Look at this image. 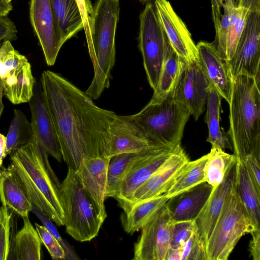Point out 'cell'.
<instances>
[{
    "instance_id": "obj_41",
    "label": "cell",
    "mask_w": 260,
    "mask_h": 260,
    "mask_svg": "<svg viewBox=\"0 0 260 260\" xmlns=\"http://www.w3.org/2000/svg\"><path fill=\"white\" fill-rule=\"evenodd\" d=\"M259 160L252 155H248L242 160L250 179L259 193H260Z\"/></svg>"
},
{
    "instance_id": "obj_22",
    "label": "cell",
    "mask_w": 260,
    "mask_h": 260,
    "mask_svg": "<svg viewBox=\"0 0 260 260\" xmlns=\"http://www.w3.org/2000/svg\"><path fill=\"white\" fill-rule=\"evenodd\" d=\"M213 189L205 182L169 198L166 205L172 221L194 220Z\"/></svg>"
},
{
    "instance_id": "obj_44",
    "label": "cell",
    "mask_w": 260,
    "mask_h": 260,
    "mask_svg": "<svg viewBox=\"0 0 260 260\" xmlns=\"http://www.w3.org/2000/svg\"><path fill=\"white\" fill-rule=\"evenodd\" d=\"M212 6V14L214 27H217L220 23L221 13V8L222 7V0H211Z\"/></svg>"
},
{
    "instance_id": "obj_8",
    "label": "cell",
    "mask_w": 260,
    "mask_h": 260,
    "mask_svg": "<svg viewBox=\"0 0 260 260\" xmlns=\"http://www.w3.org/2000/svg\"><path fill=\"white\" fill-rule=\"evenodd\" d=\"M139 48L149 84L156 88L167 49L170 45L154 5L147 3L140 15Z\"/></svg>"
},
{
    "instance_id": "obj_36",
    "label": "cell",
    "mask_w": 260,
    "mask_h": 260,
    "mask_svg": "<svg viewBox=\"0 0 260 260\" xmlns=\"http://www.w3.org/2000/svg\"><path fill=\"white\" fill-rule=\"evenodd\" d=\"M197 231L194 220L172 222L171 228L170 249H180Z\"/></svg>"
},
{
    "instance_id": "obj_9",
    "label": "cell",
    "mask_w": 260,
    "mask_h": 260,
    "mask_svg": "<svg viewBox=\"0 0 260 260\" xmlns=\"http://www.w3.org/2000/svg\"><path fill=\"white\" fill-rule=\"evenodd\" d=\"M0 79L4 94L11 103L29 101L37 81L27 59L14 48L10 41L4 42L0 47Z\"/></svg>"
},
{
    "instance_id": "obj_13",
    "label": "cell",
    "mask_w": 260,
    "mask_h": 260,
    "mask_svg": "<svg viewBox=\"0 0 260 260\" xmlns=\"http://www.w3.org/2000/svg\"><path fill=\"white\" fill-rule=\"evenodd\" d=\"M29 17L39 39L46 62L53 66L65 43L58 26L51 0H30Z\"/></svg>"
},
{
    "instance_id": "obj_51",
    "label": "cell",
    "mask_w": 260,
    "mask_h": 260,
    "mask_svg": "<svg viewBox=\"0 0 260 260\" xmlns=\"http://www.w3.org/2000/svg\"><path fill=\"white\" fill-rule=\"evenodd\" d=\"M231 2H232L233 6L235 7H237L239 0H231Z\"/></svg>"
},
{
    "instance_id": "obj_33",
    "label": "cell",
    "mask_w": 260,
    "mask_h": 260,
    "mask_svg": "<svg viewBox=\"0 0 260 260\" xmlns=\"http://www.w3.org/2000/svg\"><path fill=\"white\" fill-rule=\"evenodd\" d=\"M148 150H150L136 153H122L111 158L107 169L106 198L116 197L129 165L140 154Z\"/></svg>"
},
{
    "instance_id": "obj_45",
    "label": "cell",
    "mask_w": 260,
    "mask_h": 260,
    "mask_svg": "<svg viewBox=\"0 0 260 260\" xmlns=\"http://www.w3.org/2000/svg\"><path fill=\"white\" fill-rule=\"evenodd\" d=\"M81 10L86 25L88 18L91 12L92 5L89 0H77Z\"/></svg>"
},
{
    "instance_id": "obj_32",
    "label": "cell",
    "mask_w": 260,
    "mask_h": 260,
    "mask_svg": "<svg viewBox=\"0 0 260 260\" xmlns=\"http://www.w3.org/2000/svg\"><path fill=\"white\" fill-rule=\"evenodd\" d=\"M207 154L189 161L185 170L177 177L174 183L165 194L168 198L176 196L200 183L206 182L204 167Z\"/></svg>"
},
{
    "instance_id": "obj_18",
    "label": "cell",
    "mask_w": 260,
    "mask_h": 260,
    "mask_svg": "<svg viewBox=\"0 0 260 260\" xmlns=\"http://www.w3.org/2000/svg\"><path fill=\"white\" fill-rule=\"evenodd\" d=\"M28 103L31 112L30 123L35 137L48 155L60 162L62 157L59 143L40 81L36 83L33 95Z\"/></svg>"
},
{
    "instance_id": "obj_49",
    "label": "cell",
    "mask_w": 260,
    "mask_h": 260,
    "mask_svg": "<svg viewBox=\"0 0 260 260\" xmlns=\"http://www.w3.org/2000/svg\"><path fill=\"white\" fill-rule=\"evenodd\" d=\"M167 260H181L180 249H170L167 255Z\"/></svg>"
},
{
    "instance_id": "obj_21",
    "label": "cell",
    "mask_w": 260,
    "mask_h": 260,
    "mask_svg": "<svg viewBox=\"0 0 260 260\" xmlns=\"http://www.w3.org/2000/svg\"><path fill=\"white\" fill-rule=\"evenodd\" d=\"M196 45L198 51V62L211 88L229 103L232 82L225 62L212 43L200 41Z\"/></svg>"
},
{
    "instance_id": "obj_12",
    "label": "cell",
    "mask_w": 260,
    "mask_h": 260,
    "mask_svg": "<svg viewBox=\"0 0 260 260\" xmlns=\"http://www.w3.org/2000/svg\"><path fill=\"white\" fill-rule=\"evenodd\" d=\"M172 222L165 204L142 226L140 237L134 244L133 259L167 260Z\"/></svg>"
},
{
    "instance_id": "obj_48",
    "label": "cell",
    "mask_w": 260,
    "mask_h": 260,
    "mask_svg": "<svg viewBox=\"0 0 260 260\" xmlns=\"http://www.w3.org/2000/svg\"><path fill=\"white\" fill-rule=\"evenodd\" d=\"M6 145V137L0 134V167L2 166L5 157V151Z\"/></svg>"
},
{
    "instance_id": "obj_52",
    "label": "cell",
    "mask_w": 260,
    "mask_h": 260,
    "mask_svg": "<svg viewBox=\"0 0 260 260\" xmlns=\"http://www.w3.org/2000/svg\"><path fill=\"white\" fill-rule=\"evenodd\" d=\"M139 1L143 3H149L150 1H155V0H139Z\"/></svg>"
},
{
    "instance_id": "obj_38",
    "label": "cell",
    "mask_w": 260,
    "mask_h": 260,
    "mask_svg": "<svg viewBox=\"0 0 260 260\" xmlns=\"http://www.w3.org/2000/svg\"><path fill=\"white\" fill-rule=\"evenodd\" d=\"M181 260H207L206 248L195 232L180 248Z\"/></svg>"
},
{
    "instance_id": "obj_34",
    "label": "cell",
    "mask_w": 260,
    "mask_h": 260,
    "mask_svg": "<svg viewBox=\"0 0 260 260\" xmlns=\"http://www.w3.org/2000/svg\"><path fill=\"white\" fill-rule=\"evenodd\" d=\"M223 14L221 15L219 25L215 32V39L212 42L221 58L223 56L225 41L230 27L236 22L241 7H235L232 4L223 3Z\"/></svg>"
},
{
    "instance_id": "obj_1",
    "label": "cell",
    "mask_w": 260,
    "mask_h": 260,
    "mask_svg": "<svg viewBox=\"0 0 260 260\" xmlns=\"http://www.w3.org/2000/svg\"><path fill=\"white\" fill-rule=\"evenodd\" d=\"M40 82L68 168L77 170L85 157H102L105 134L116 114L97 106L60 74L45 71Z\"/></svg>"
},
{
    "instance_id": "obj_3",
    "label": "cell",
    "mask_w": 260,
    "mask_h": 260,
    "mask_svg": "<svg viewBox=\"0 0 260 260\" xmlns=\"http://www.w3.org/2000/svg\"><path fill=\"white\" fill-rule=\"evenodd\" d=\"M227 136L239 160L249 155L260 159L259 78L239 75L232 80Z\"/></svg>"
},
{
    "instance_id": "obj_43",
    "label": "cell",
    "mask_w": 260,
    "mask_h": 260,
    "mask_svg": "<svg viewBox=\"0 0 260 260\" xmlns=\"http://www.w3.org/2000/svg\"><path fill=\"white\" fill-rule=\"evenodd\" d=\"M249 245V251L254 260H260V231L252 233Z\"/></svg>"
},
{
    "instance_id": "obj_16",
    "label": "cell",
    "mask_w": 260,
    "mask_h": 260,
    "mask_svg": "<svg viewBox=\"0 0 260 260\" xmlns=\"http://www.w3.org/2000/svg\"><path fill=\"white\" fill-rule=\"evenodd\" d=\"M154 8L172 48L185 63L199 60L197 45L187 26L168 0H155Z\"/></svg>"
},
{
    "instance_id": "obj_6",
    "label": "cell",
    "mask_w": 260,
    "mask_h": 260,
    "mask_svg": "<svg viewBox=\"0 0 260 260\" xmlns=\"http://www.w3.org/2000/svg\"><path fill=\"white\" fill-rule=\"evenodd\" d=\"M257 230L238 191L235 180L208 239L207 260H226L242 236Z\"/></svg>"
},
{
    "instance_id": "obj_19",
    "label": "cell",
    "mask_w": 260,
    "mask_h": 260,
    "mask_svg": "<svg viewBox=\"0 0 260 260\" xmlns=\"http://www.w3.org/2000/svg\"><path fill=\"white\" fill-rule=\"evenodd\" d=\"M110 159L102 156L85 157L76 170L83 188L103 222L107 216L104 201Z\"/></svg>"
},
{
    "instance_id": "obj_14",
    "label": "cell",
    "mask_w": 260,
    "mask_h": 260,
    "mask_svg": "<svg viewBox=\"0 0 260 260\" xmlns=\"http://www.w3.org/2000/svg\"><path fill=\"white\" fill-rule=\"evenodd\" d=\"M211 88L198 61L185 63L171 98L185 105L197 120L205 110Z\"/></svg>"
},
{
    "instance_id": "obj_25",
    "label": "cell",
    "mask_w": 260,
    "mask_h": 260,
    "mask_svg": "<svg viewBox=\"0 0 260 260\" xmlns=\"http://www.w3.org/2000/svg\"><path fill=\"white\" fill-rule=\"evenodd\" d=\"M53 12L64 41L84 28L86 24L77 0H51Z\"/></svg>"
},
{
    "instance_id": "obj_30",
    "label": "cell",
    "mask_w": 260,
    "mask_h": 260,
    "mask_svg": "<svg viewBox=\"0 0 260 260\" xmlns=\"http://www.w3.org/2000/svg\"><path fill=\"white\" fill-rule=\"evenodd\" d=\"M236 161L237 157L234 154L227 153L219 148L211 147L207 154L204 167L205 181L213 188L216 187L222 182Z\"/></svg>"
},
{
    "instance_id": "obj_40",
    "label": "cell",
    "mask_w": 260,
    "mask_h": 260,
    "mask_svg": "<svg viewBox=\"0 0 260 260\" xmlns=\"http://www.w3.org/2000/svg\"><path fill=\"white\" fill-rule=\"evenodd\" d=\"M31 212L36 215L43 223V226L57 240L61 245L65 252V259H79L70 245L62 239L57 229L48 217L34 205L32 207Z\"/></svg>"
},
{
    "instance_id": "obj_7",
    "label": "cell",
    "mask_w": 260,
    "mask_h": 260,
    "mask_svg": "<svg viewBox=\"0 0 260 260\" xmlns=\"http://www.w3.org/2000/svg\"><path fill=\"white\" fill-rule=\"evenodd\" d=\"M60 194L67 233L76 241H91L98 235L104 222L83 188L76 170L68 168L61 183Z\"/></svg>"
},
{
    "instance_id": "obj_50",
    "label": "cell",
    "mask_w": 260,
    "mask_h": 260,
    "mask_svg": "<svg viewBox=\"0 0 260 260\" xmlns=\"http://www.w3.org/2000/svg\"><path fill=\"white\" fill-rule=\"evenodd\" d=\"M4 94V87L2 81L0 79V118L4 109V105L2 101V98Z\"/></svg>"
},
{
    "instance_id": "obj_24",
    "label": "cell",
    "mask_w": 260,
    "mask_h": 260,
    "mask_svg": "<svg viewBox=\"0 0 260 260\" xmlns=\"http://www.w3.org/2000/svg\"><path fill=\"white\" fill-rule=\"evenodd\" d=\"M185 63L169 45L165 54L158 84L150 103L159 102L171 98Z\"/></svg>"
},
{
    "instance_id": "obj_37",
    "label": "cell",
    "mask_w": 260,
    "mask_h": 260,
    "mask_svg": "<svg viewBox=\"0 0 260 260\" xmlns=\"http://www.w3.org/2000/svg\"><path fill=\"white\" fill-rule=\"evenodd\" d=\"M12 214L7 207H0V260L8 259L10 255Z\"/></svg>"
},
{
    "instance_id": "obj_39",
    "label": "cell",
    "mask_w": 260,
    "mask_h": 260,
    "mask_svg": "<svg viewBox=\"0 0 260 260\" xmlns=\"http://www.w3.org/2000/svg\"><path fill=\"white\" fill-rule=\"evenodd\" d=\"M42 243L54 260L65 259V252L57 240L43 226L35 224Z\"/></svg>"
},
{
    "instance_id": "obj_26",
    "label": "cell",
    "mask_w": 260,
    "mask_h": 260,
    "mask_svg": "<svg viewBox=\"0 0 260 260\" xmlns=\"http://www.w3.org/2000/svg\"><path fill=\"white\" fill-rule=\"evenodd\" d=\"M168 200L164 193L133 204L124 212L121 217L124 231L132 235L141 229L148 219L164 206Z\"/></svg>"
},
{
    "instance_id": "obj_20",
    "label": "cell",
    "mask_w": 260,
    "mask_h": 260,
    "mask_svg": "<svg viewBox=\"0 0 260 260\" xmlns=\"http://www.w3.org/2000/svg\"><path fill=\"white\" fill-rule=\"evenodd\" d=\"M235 164L229 170L222 182L213 188L205 205L194 219L196 233L205 248L234 183Z\"/></svg>"
},
{
    "instance_id": "obj_53",
    "label": "cell",
    "mask_w": 260,
    "mask_h": 260,
    "mask_svg": "<svg viewBox=\"0 0 260 260\" xmlns=\"http://www.w3.org/2000/svg\"><path fill=\"white\" fill-rule=\"evenodd\" d=\"M222 1H223V3H224V2H228H228H231V0H222Z\"/></svg>"
},
{
    "instance_id": "obj_42",
    "label": "cell",
    "mask_w": 260,
    "mask_h": 260,
    "mask_svg": "<svg viewBox=\"0 0 260 260\" xmlns=\"http://www.w3.org/2000/svg\"><path fill=\"white\" fill-rule=\"evenodd\" d=\"M17 34L13 22L8 16L0 17V47L5 41L16 40Z\"/></svg>"
},
{
    "instance_id": "obj_28",
    "label": "cell",
    "mask_w": 260,
    "mask_h": 260,
    "mask_svg": "<svg viewBox=\"0 0 260 260\" xmlns=\"http://www.w3.org/2000/svg\"><path fill=\"white\" fill-rule=\"evenodd\" d=\"M23 225L14 239L13 259L40 260L42 259V242L28 217L22 218Z\"/></svg>"
},
{
    "instance_id": "obj_27",
    "label": "cell",
    "mask_w": 260,
    "mask_h": 260,
    "mask_svg": "<svg viewBox=\"0 0 260 260\" xmlns=\"http://www.w3.org/2000/svg\"><path fill=\"white\" fill-rule=\"evenodd\" d=\"M235 183L239 196L257 230H260V193L254 186L242 160L237 158Z\"/></svg>"
},
{
    "instance_id": "obj_46",
    "label": "cell",
    "mask_w": 260,
    "mask_h": 260,
    "mask_svg": "<svg viewBox=\"0 0 260 260\" xmlns=\"http://www.w3.org/2000/svg\"><path fill=\"white\" fill-rule=\"evenodd\" d=\"M237 7H243L249 11H260V0H239Z\"/></svg>"
},
{
    "instance_id": "obj_31",
    "label": "cell",
    "mask_w": 260,
    "mask_h": 260,
    "mask_svg": "<svg viewBox=\"0 0 260 260\" xmlns=\"http://www.w3.org/2000/svg\"><path fill=\"white\" fill-rule=\"evenodd\" d=\"M6 137L5 157L28 144L34 137L31 123L22 111L14 110V117Z\"/></svg>"
},
{
    "instance_id": "obj_5",
    "label": "cell",
    "mask_w": 260,
    "mask_h": 260,
    "mask_svg": "<svg viewBox=\"0 0 260 260\" xmlns=\"http://www.w3.org/2000/svg\"><path fill=\"white\" fill-rule=\"evenodd\" d=\"M189 110L172 98L149 102L132 117L146 136L155 144L174 149L181 144Z\"/></svg>"
},
{
    "instance_id": "obj_4",
    "label": "cell",
    "mask_w": 260,
    "mask_h": 260,
    "mask_svg": "<svg viewBox=\"0 0 260 260\" xmlns=\"http://www.w3.org/2000/svg\"><path fill=\"white\" fill-rule=\"evenodd\" d=\"M119 13V0H97L87 19L94 76L85 93L92 100L99 98L110 86L115 62V34Z\"/></svg>"
},
{
    "instance_id": "obj_11",
    "label": "cell",
    "mask_w": 260,
    "mask_h": 260,
    "mask_svg": "<svg viewBox=\"0 0 260 260\" xmlns=\"http://www.w3.org/2000/svg\"><path fill=\"white\" fill-rule=\"evenodd\" d=\"M260 11H249L235 52L225 62L232 80L239 75L259 78Z\"/></svg>"
},
{
    "instance_id": "obj_35",
    "label": "cell",
    "mask_w": 260,
    "mask_h": 260,
    "mask_svg": "<svg viewBox=\"0 0 260 260\" xmlns=\"http://www.w3.org/2000/svg\"><path fill=\"white\" fill-rule=\"evenodd\" d=\"M249 10L241 7L236 22L230 27L225 41V49L222 59L225 62L230 61L233 56L243 31L245 27Z\"/></svg>"
},
{
    "instance_id": "obj_29",
    "label": "cell",
    "mask_w": 260,
    "mask_h": 260,
    "mask_svg": "<svg viewBox=\"0 0 260 260\" xmlns=\"http://www.w3.org/2000/svg\"><path fill=\"white\" fill-rule=\"evenodd\" d=\"M222 98L211 88L207 102V110L205 121L208 128L207 141L211 147L219 148L223 150L229 149L233 151L232 145L228 137L220 126L221 102Z\"/></svg>"
},
{
    "instance_id": "obj_47",
    "label": "cell",
    "mask_w": 260,
    "mask_h": 260,
    "mask_svg": "<svg viewBox=\"0 0 260 260\" xmlns=\"http://www.w3.org/2000/svg\"><path fill=\"white\" fill-rule=\"evenodd\" d=\"M12 0H0V17L7 16L13 9Z\"/></svg>"
},
{
    "instance_id": "obj_17",
    "label": "cell",
    "mask_w": 260,
    "mask_h": 260,
    "mask_svg": "<svg viewBox=\"0 0 260 260\" xmlns=\"http://www.w3.org/2000/svg\"><path fill=\"white\" fill-rule=\"evenodd\" d=\"M174 149L145 151L132 162L114 198L122 209L130 203L135 190L161 166Z\"/></svg>"
},
{
    "instance_id": "obj_10",
    "label": "cell",
    "mask_w": 260,
    "mask_h": 260,
    "mask_svg": "<svg viewBox=\"0 0 260 260\" xmlns=\"http://www.w3.org/2000/svg\"><path fill=\"white\" fill-rule=\"evenodd\" d=\"M151 149H170L151 141L135 122L132 115L116 114L106 132L102 157L111 158L122 153Z\"/></svg>"
},
{
    "instance_id": "obj_2",
    "label": "cell",
    "mask_w": 260,
    "mask_h": 260,
    "mask_svg": "<svg viewBox=\"0 0 260 260\" xmlns=\"http://www.w3.org/2000/svg\"><path fill=\"white\" fill-rule=\"evenodd\" d=\"M11 166L32 205L58 226L64 225L61 183L52 169L48 154L34 137L10 153Z\"/></svg>"
},
{
    "instance_id": "obj_15",
    "label": "cell",
    "mask_w": 260,
    "mask_h": 260,
    "mask_svg": "<svg viewBox=\"0 0 260 260\" xmlns=\"http://www.w3.org/2000/svg\"><path fill=\"white\" fill-rule=\"evenodd\" d=\"M189 161L181 144L177 146L161 166L135 190L123 211L135 203L167 192Z\"/></svg>"
},
{
    "instance_id": "obj_23",
    "label": "cell",
    "mask_w": 260,
    "mask_h": 260,
    "mask_svg": "<svg viewBox=\"0 0 260 260\" xmlns=\"http://www.w3.org/2000/svg\"><path fill=\"white\" fill-rule=\"evenodd\" d=\"M0 200L3 206L22 218L28 217L32 205L12 166L0 167Z\"/></svg>"
}]
</instances>
